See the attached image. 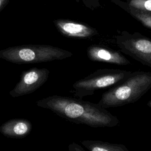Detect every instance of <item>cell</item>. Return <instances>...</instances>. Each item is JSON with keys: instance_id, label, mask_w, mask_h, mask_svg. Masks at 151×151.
I'll use <instances>...</instances> for the list:
<instances>
[{"instance_id": "obj_12", "label": "cell", "mask_w": 151, "mask_h": 151, "mask_svg": "<svg viewBox=\"0 0 151 151\" xmlns=\"http://www.w3.org/2000/svg\"><path fill=\"white\" fill-rule=\"evenodd\" d=\"M125 4L129 7L151 12V0H127Z\"/></svg>"}, {"instance_id": "obj_4", "label": "cell", "mask_w": 151, "mask_h": 151, "mask_svg": "<svg viewBox=\"0 0 151 151\" xmlns=\"http://www.w3.org/2000/svg\"><path fill=\"white\" fill-rule=\"evenodd\" d=\"M132 71L120 69H99L77 81L73 85L70 92L77 98L83 97L94 94L95 91L113 87L124 81Z\"/></svg>"}, {"instance_id": "obj_10", "label": "cell", "mask_w": 151, "mask_h": 151, "mask_svg": "<svg viewBox=\"0 0 151 151\" xmlns=\"http://www.w3.org/2000/svg\"><path fill=\"white\" fill-rule=\"evenodd\" d=\"M81 143L88 151H129L123 144L93 140H84Z\"/></svg>"}, {"instance_id": "obj_13", "label": "cell", "mask_w": 151, "mask_h": 151, "mask_svg": "<svg viewBox=\"0 0 151 151\" xmlns=\"http://www.w3.org/2000/svg\"><path fill=\"white\" fill-rule=\"evenodd\" d=\"M68 151H86L80 145L73 142L68 145Z\"/></svg>"}, {"instance_id": "obj_3", "label": "cell", "mask_w": 151, "mask_h": 151, "mask_svg": "<svg viewBox=\"0 0 151 151\" xmlns=\"http://www.w3.org/2000/svg\"><path fill=\"white\" fill-rule=\"evenodd\" d=\"M72 54L46 45H27L11 47L0 51V58L17 64H29L62 60Z\"/></svg>"}, {"instance_id": "obj_7", "label": "cell", "mask_w": 151, "mask_h": 151, "mask_svg": "<svg viewBox=\"0 0 151 151\" xmlns=\"http://www.w3.org/2000/svg\"><path fill=\"white\" fill-rule=\"evenodd\" d=\"M89 58L94 61L103 62L119 65H127L130 61L117 51L100 46H93L88 50Z\"/></svg>"}, {"instance_id": "obj_1", "label": "cell", "mask_w": 151, "mask_h": 151, "mask_svg": "<svg viewBox=\"0 0 151 151\" xmlns=\"http://www.w3.org/2000/svg\"><path fill=\"white\" fill-rule=\"evenodd\" d=\"M37 105L50 110L69 122L92 127H112L119 124L116 116L98 103L78 98L50 96L38 100Z\"/></svg>"}, {"instance_id": "obj_5", "label": "cell", "mask_w": 151, "mask_h": 151, "mask_svg": "<svg viewBox=\"0 0 151 151\" xmlns=\"http://www.w3.org/2000/svg\"><path fill=\"white\" fill-rule=\"evenodd\" d=\"M120 51L142 64L151 67V39L139 32H120L116 37Z\"/></svg>"}, {"instance_id": "obj_14", "label": "cell", "mask_w": 151, "mask_h": 151, "mask_svg": "<svg viewBox=\"0 0 151 151\" xmlns=\"http://www.w3.org/2000/svg\"><path fill=\"white\" fill-rule=\"evenodd\" d=\"M147 106L149 107H150V108H151V100H150L147 102Z\"/></svg>"}, {"instance_id": "obj_11", "label": "cell", "mask_w": 151, "mask_h": 151, "mask_svg": "<svg viewBox=\"0 0 151 151\" xmlns=\"http://www.w3.org/2000/svg\"><path fill=\"white\" fill-rule=\"evenodd\" d=\"M116 4L123 8L129 14L140 21L143 25L151 29V12H144L127 6L124 2L120 0H111Z\"/></svg>"}, {"instance_id": "obj_8", "label": "cell", "mask_w": 151, "mask_h": 151, "mask_svg": "<svg viewBox=\"0 0 151 151\" xmlns=\"http://www.w3.org/2000/svg\"><path fill=\"white\" fill-rule=\"evenodd\" d=\"M32 128V124L28 120L13 119L5 122L1 126L0 132L5 137L21 139L28 135Z\"/></svg>"}, {"instance_id": "obj_6", "label": "cell", "mask_w": 151, "mask_h": 151, "mask_svg": "<svg viewBox=\"0 0 151 151\" xmlns=\"http://www.w3.org/2000/svg\"><path fill=\"white\" fill-rule=\"evenodd\" d=\"M49 70L47 68H32L22 72L19 82L9 91L12 97H18L33 93L48 80Z\"/></svg>"}, {"instance_id": "obj_2", "label": "cell", "mask_w": 151, "mask_h": 151, "mask_svg": "<svg viewBox=\"0 0 151 151\" xmlns=\"http://www.w3.org/2000/svg\"><path fill=\"white\" fill-rule=\"evenodd\" d=\"M151 88V72L134 71L104 92L97 103L103 108L117 107L138 101Z\"/></svg>"}, {"instance_id": "obj_9", "label": "cell", "mask_w": 151, "mask_h": 151, "mask_svg": "<svg viewBox=\"0 0 151 151\" xmlns=\"http://www.w3.org/2000/svg\"><path fill=\"white\" fill-rule=\"evenodd\" d=\"M58 25L64 33L71 36L87 37L94 35L96 32L93 29L80 24L71 22H59Z\"/></svg>"}, {"instance_id": "obj_15", "label": "cell", "mask_w": 151, "mask_h": 151, "mask_svg": "<svg viewBox=\"0 0 151 151\" xmlns=\"http://www.w3.org/2000/svg\"><path fill=\"white\" fill-rule=\"evenodd\" d=\"M0 5H1V2H0Z\"/></svg>"}]
</instances>
